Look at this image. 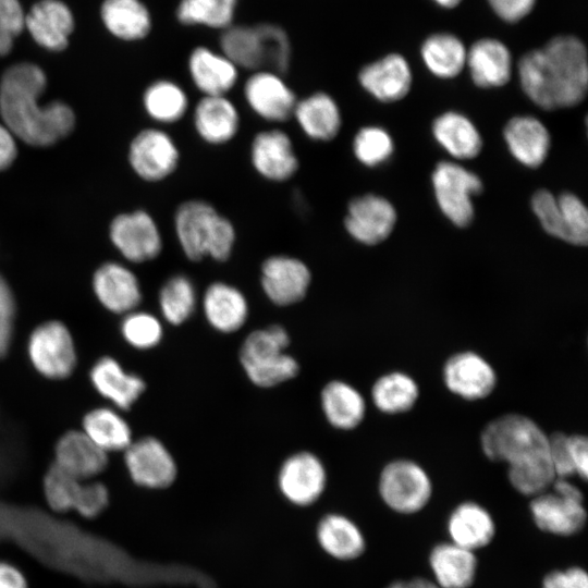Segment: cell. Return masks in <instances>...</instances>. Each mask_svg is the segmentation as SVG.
<instances>
[{"mask_svg": "<svg viewBox=\"0 0 588 588\" xmlns=\"http://www.w3.org/2000/svg\"><path fill=\"white\" fill-rule=\"evenodd\" d=\"M429 565L439 587L469 588L475 581L478 562L474 551L448 541L431 549Z\"/></svg>", "mask_w": 588, "mask_h": 588, "instance_id": "cell-31", "label": "cell"}, {"mask_svg": "<svg viewBox=\"0 0 588 588\" xmlns=\"http://www.w3.org/2000/svg\"><path fill=\"white\" fill-rule=\"evenodd\" d=\"M419 397L416 380L403 371L380 376L371 388L373 405L384 414L395 415L412 409Z\"/></svg>", "mask_w": 588, "mask_h": 588, "instance_id": "cell-38", "label": "cell"}, {"mask_svg": "<svg viewBox=\"0 0 588 588\" xmlns=\"http://www.w3.org/2000/svg\"><path fill=\"white\" fill-rule=\"evenodd\" d=\"M173 230L182 253L194 262L205 258L218 262L229 260L237 238L233 222L201 198H189L177 205Z\"/></svg>", "mask_w": 588, "mask_h": 588, "instance_id": "cell-3", "label": "cell"}, {"mask_svg": "<svg viewBox=\"0 0 588 588\" xmlns=\"http://www.w3.org/2000/svg\"><path fill=\"white\" fill-rule=\"evenodd\" d=\"M93 289L100 304L114 314H128L142 301L137 277L127 267L118 262H106L96 270Z\"/></svg>", "mask_w": 588, "mask_h": 588, "instance_id": "cell-22", "label": "cell"}, {"mask_svg": "<svg viewBox=\"0 0 588 588\" xmlns=\"http://www.w3.org/2000/svg\"><path fill=\"white\" fill-rule=\"evenodd\" d=\"M24 12L19 0H0V29L16 37L24 28Z\"/></svg>", "mask_w": 588, "mask_h": 588, "instance_id": "cell-54", "label": "cell"}, {"mask_svg": "<svg viewBox=\"0 0 588 588\" xmlns=\"http://www.w3.org/2000/svg\"><path fill=\"white\" fill-rule=\"evenodd\" d=\"M352 149L359 163L373 168L391 157L393 142L385 130L369 125L357 131L352 142Z\"/></svg>", "mask_w": 588, "mask_h": 588, "instance_id": "cell-45", "label": "cell"}, {"mask_svg": "<svg viewBox=\"0 0 588 588\" xmlns=\"http://www.w3.org/2000/svg\"><path fill=\"white\" fill-rule=\"evenodd\" d=\"M488 2L500 19L514 23L529 14L536 0H488Z\"/></svg>", "mask_w": 588, "mask_h": 588, "instance_id": "cell-53", "label": "cell"}, {"mask_svg": "<svg viewBox=\"0 0 588 588\" xmlns=\"http://www.w3.org/2000/svg\"><path fill=\"white\" fill-rule=\"evenodd\" d=\"M203 309L209 324L223 333L241 329L248 317V303L243 292L223 281L207 286Z\"/></svg>", "mask_w": 588, "mask_h": 588, "instance_id": "cell-28", "label": "cell"}, {"mask_svg": "<svg viewBox=\"0 0 588 588\" xmlns=\"http://www.w3.org/2000/svg\"><path fill=\"white\" fill-rule=\"evenodd\" d=\"M292 119L303 135L316 143L333 140L342 127L340 107L326 91H315L297 99Z\"/></svg>", "mask_w": 588, "mask_h": 588, "instance_id": "cell-21", "label": "cell"}, {"mask_svg": "<svg viewBox=\"0 0 588 588\" xmlns=\"http://www.w3.org/2000/svg\"><path fill=\"white\" fill-rule=\"evenodd\" d=\"M385 588H409L408 580L407 581H404V580L393 581Z\"/></svg>", "mask_w": 588, "mask_h": 588, "instance_id": "cell-61", "label": "cell"}, {"mask_svg": "<svg viewBox=\"0 0 588 588\" xmlns=\"http://www.w3.org/2000/svg\"><path fill=\"white\" fill-rule=\"evenodd\" d=\"M0 588H28V586L19 568L0 561Z\"/></svg>", "mask_w": 588, "mask_h": 588, "instance_id": "cell-57", "label": "cell"}, {"mask_svg": "<svg viewBox=\"0 0 588 588\" xmlns=\"http://www.w3.org/2000/svg\"><path fill=\"white\" fill-rule=\"evenodd\" d=\"M101 17L114 36L125 40L143 38L150 29L148 11L138 0H105Z\"/></svg>", "mask_w": 588, "mask_h": 588, "instance_id": "cell-39", "label": "cell"}, {"mask_svg": "<svg viewBox=\"0 0 588 588\" xmlns=\"http://www.w3.org/2000/svg\"><path fill=\"white\" fill-rule=\"evenodd\" d=\"M243 98L255 117L273 126L292 119L298 99L281 74L267 70L255 71L245 81Z\"/></svg>", "mask_w": 588, "mask_h": 588, "instance_id": "cell-12", "label": "cell"}, {"mask_svg": "<svg viewBox=\"0 0 588 588\" xmlns=\"http://www.w3.org/2000/svg\"><path fill=\"white\" fill-rule=\"evenodd\" d=\"M46 83L44 71L32 63L12 65L0 81L3 124L15 137L37 147L50 146L64 138L75 124V115L66 103L39 102Z\"/></svg>", "mask_w": 588, "mask_h": 588, "instance_id": "cell-1", "label": "cell"}, {"mask_svg": "<svg viewBox=\"0 0 588 588\" xmlns=\"http://www.w3.org/2000/svg\"><path fill=\"white\" fill-rule=\"evenodd\" d=\"M568 434L554 432L549 436V456L556 478H569L575 475L568 450Z\"/></svg>", "mask_w": 588, "mask_h": 588, "instance_id": "cell-51", "label": "cell"}, {"mask_svg": "<svg viewBox=\"0 0 588 588\" xmlns=\"http://www.w3.org/2000/svg\"><path fill=\"white\" fill-rule=\"evenodd\" d=\"M567 441L575 475L586 480L588 475V440L583 434H568Z\"/></svg>", "mask_w": 588, "mask_h": 588, "instance_id": "cell-55", "label": "cell"}, {"mask_svg": "<svg viewBox=\"0 0 588 588\" xmlns=\"http://www.w3.org/2000/svg\"><path fill=\"white\" fill-rule=\"evenodd\" d=\"M321 408L331 426L341 430L356 428L366 415L362 393L345 381H330L321 391Z\"/></svg>", "mask_w": 588, "mask_h": 588, "instance_id": "cell-33", "label": "cell"}, {"mask_svg": "<svg viewBox=\"0 0 588 588\" xmlns=\"http://www.w3.org/2000/svg\"><path fill=\"white\" fill-rule=\"evenodd\" d=\"M542 588H588V575L579 566L552 571L544 576Z\"/></svg>", "mask_w": 588, "mask_h": 588, "instance_id": "cell-52", "label": "cell"}, {"mask_svg": "<svg viewBox=\"0 0 588 588\" xmlns=\"http://www.w3.org/2000/svg\"><path fill=\"white\" fill-rule=\"evenodd\" d=\"M480 444L485 455L507 466L549 455V434L523 414H504L482 430Z\"/></svg>", "mask_w": 588, "mask_h": 588, "instance_id": "cell-5", "label": "cell"}, {"mask_svg": "<svg viewBox=\"0 0 588 588\" xmlns=\"http://www.w3.org/2000/svg\"><path fill=\"white\" fill-rule=\"evenodd\" d=\"M197 137L209 146L231 143L240 133L242 117L229 96H201L191 112Z\"/></svg>", "mask_w": 588, "mask_h": 588, "instance_id": "cell-20", "label": "cell"}, {"mask_svg": "<svg viewBox=\"0 0 588 588\" xmlns=\"http://www.w3.org/2000/svg\"><path fill=\"white\" fill-rule=\"evenodd\" d=\"M235 0H182L177 17L185 24L225 27L233 17Z\"/></svg>", "mask_w": 588, "mask_h": 588, "instance_id": "cell-44", "label": "cell"}, {"mask_svg": "<svg viewBox=\"0 0 588 588\" xmlns=\"http://www.w3.org/2000/svg\"><path fill=\"white\" fill-rule=\"evenodd\" d=\"M473 82L481 88L505 85L512 73V57L504 44L493 38L474 42L466 52Z\"/></svg>", "mask_w": 588, "mask_h": 588, "instance_id": "cell-30", "label": "cell"}, {"mask_svg": "<svg viewBox=\"0 0 588 588\" xmlns=\"http://www.w3.org/2000/svg\"><path fill=\"white\" fill-rule=\"evenodd\" d=\"M110 237L122 256L134 264L157 258L163 248L161 231L145 210L117 216L110 225Z\"/></svg>", "mask_w": 588, "mask_h": 588, "instance_id": "cell-14", "label": "cell"}, {"mask_svg": "<svg viewBox=\"0 0 588 588\" xmlns=\"http://www.w3.org/2000/svg\"><path fill=\"white\" fill-rule=\"evenodd\" d=\"M432 185L443 215L456 226H468L475 212L471 196L483 189L479 176L455 162L440 161L432 173Z\"/></svg>", "mask_w": 588, "mask_h": 588, "instance_id": "cell-10", "label": "cell"}, {"mask_svg": "<svg viewBox=\"0 0 588 588\" xmlns=\"http://www.w3.org/2000/svg\"><path fill=\"white\" fill-rule=\"evenodd\" d=\"M311 283V272L299 258L286 254L267 257L260 267V285L265 295L278 306L302 301Z\"/></svg>", "mask_w": 588, "mask_h": 588, "instance_id": "cell-15", "label": "cell"}, {"mask_svg": "<svg viewBox=\"0 0 588 588\" xmlns=\"http://www.w3.org/2000/svg\"><path fill=\"white\" fill-rule=\"evenodd\" d=\"M82 427L83 432L106 453L125 451L133 441L127 421L112 408L89 411Z\"/></svg>", "mask_w": 588, "mask_h": 588, "instance_id": "cell-37", "label": "cell"}, {"mask_svg": "<svg viewBox=\"0 0 588 588\" xmlns=\"http://www.w3.org/2000/svg\"><path fill=\"white\" fill-rule=\"evenodd\" d=\"M289 343L286 330L278 324L255 330L246 336L240 350V360L254 384L270 388L297 375L299 366L296 359L285 352Z\"/></svg>", "mask_w": 588, "mask_h": 588, "instance_id": "cell-6", "label": "cell"}, {"mask_svg": "<svg viewBox=\"0 0 588 588\" xmlns=\"http://www.w3.org/2000/svg\"><path fill=\"white\" fill-rule=\"evenodd\" d=\"M442 377L450 392L467 401L487 397L498 381L492 365L473 351H463L450 356L444 363Z\"/></svg>", "mask_w": 588, "mask_h": 588, "instance_id": "cell-18", "label": "cell"}, {"mask_svg": "<svg viewBox=\"0 0 588 588\" xmlns=\"http://www.w3.org/2000/svg\"><path fill=\"white\" fill-rule=\"evenodd\" d=\"M378 489L389 509L405 515L421 511L432 495L428 473L418 463L406 458L393 460L382 468Z\"/></svg>", "mask_w": 588, "mask_h": 588, "instance_id": "cell-8", "label": "cell"}, {"mask_svg": "<svg viewBox=\"0 0 588 588\" xmlns=\"http://www.w3.org/2000/svg\"><path fill=\"white\" fill-rule=\"evenodd\" d=\"M158 302L160 311L169 323H183L192 316L197 303L193 281L181 273L170 277L160 289Z\"/></svg>", "mask_w": 588, "mask_h": 588, "instance_id": "cell-41", "label": "cell"}, {"mask_svg": "<svg viewBox=\"0 0 588 588\" xmlns=\"http://www.w3.org/2000/svg\"><path fill=\"white\" fill-rule=\"evenodd\" d=\"M17 147L14 134L0 123V170L9 168L15 160Z\"/></svg>", "mask_w": 588, "mask_h": 588, "instance_id": "cell-56", "label": "cell"}, {"mask_svg": "<svg viewBox=\"0 0 588 588\" xmlns=\"http://www.w3.org/2000/svg\"><path fill=\"white\" fill-rule=\"evenodd\" d=\"M83 482V480L52 464L46 473L42 483L44 494L49 507L58 513L74 510Z\"/></svg>", "mask_w": 588, "mask_h": 588, "instance_id": "cell-43", "label": "cell"}, {"mask_svg": "<svg viewBox=\"0 0 588 588\" xmlns=\"http://www.w3.org/2000/svg\"><path fill=\"white\" fill-rule=\"evenodd\" d=\"M249 162L254 171L271 183L290 181L299 169V159L290 134L272 126L254 134L249 144Z\"/></svg>", "mask_w": 588, "mask_h": 588, "instance_id": "cell-13", "label": "cell"}, {"mask_svg": "<svg viewBox=\"0 0 588 588\" xmlns=\"http://www.w3.org/2000/svg\"><path fill=\"white\" fill-rule=\"evenodd\" d=\"M327 471L318 456L298 452L289 456L280 467L278 486L283 497L297 506L315 503L323 493Z\"/></svg>", "mask_w": 588, "mask_h": 588, "instance_id": "cell-19", "label": "cell"}, {"mask_svg": "<svg viewBox=\"0 0 588 588\" xmlns=\"http://www.w3.org/2000/svg\"><path fill=\"white\" fill-rule=\"evenodd\" d=\"M124 340L135 348L148 350L162 339V326L157 317L146 311H131L121 322Z\"/></svg>", "mask_w": 588, "mask_h": 588, "instance_id": "cell-46", "label": "cell"}, {"mask_svg": "<svg viewBox=\"0 0 588 588\" xmlns=\"http://www.w3.org/2000/svg\"><path fill=\"white\" fill-rule=\"evenodd\" d=\"M439 5L443 7V8H454L456 5H458V3L462 1V0H434Z\"/></svg>", "mask_w": 588, "mask_h": 588, "instance_id": "cell-60", "label": "cell"}, {"mask_svg": "<svg viewBox=\"0 0 588 588\" xmlns=\"http://www.w3.org/2000/svg\"><path fill=\"white\" fill-rule=\"evenodd\" d=\"M503 136L510 152L522 164L535 169L544 162L550 149V134L537 118L514 117L506 123Z\"/></svg>", "mask_w": 588, "mask_h": 588, "instance_id": "cell-29", "label": "cell"}, {"mask_svg": "<svg viewBox=\"0 0 588 588\" xmlns=\"http://www.w3.org/2000/svg\"><path fill=\"white\" fill-rule=\"evenodd\" d=\"M132 480L149 489H162L175 480L176 464L166 445L154 437L140 438L124 451Z\"/></svg>", "mask_w": 588, "mask_h": 588, "instance_id": "cell-17", "label": "cell"}, {"mask_svg": "<svg viewBox=\"0 0 588 588\" xmlns=\"http://www.w3.org/2000/svg\"><path fill=\"white\" fill-rule=\"evenodd\" d=\"M53 464L86 481L107 468L108 453L97 446L83 430H70L56 444Z\"/></svg>", "mask_w": 588, "mask_h": 588, "instance_id": "cell-24", "label": "cell"}, {"mask_svg": "<svg viewBox=\"0 0 588 588\" xmlns=\"http://www.w3.org/2000/svg\"><path fill=\"white\" fill-rule=\"evenodd\" d=\"M24 26L41 47L60 51L66 48L74 28L72 12L59 0L35 3L24 17Z\"/></svg>", "mask_w": 588, "mask_h": 588, "instance_id": "cell-25", "label": "cell"}, {"mask_svg": "<svg viewBox=\"0 0 588 588\" xmlns=\"http://www.w3.org/2000/svg\"><path fill=\"white\" fill-rule=\"evenodd\" d=\"M396 211L382 196L365 194L351 199L344 228L356 242L372 246L383 242L396 223Z\"/></svg>", "mask_w": 588, "mask_h": 588, "instance_id": "cell-16", "label": "cell"}, {"mask_svg": "<svg viewBox=\"0 0 588 588\" xmlns=\"http://www.w3.org/2000/svg\"><path fill=\"white\" fill-rule=\"evenodd\" d=\"M317 539L326 553L340 561L355 560L366 548L359 527L348 517L335 513L320 519Z\"/></svg>", "mask_w": 588, "mask_h": 588, "instance_id": "cell-34", "label": "cell"}, {"mask_svg": "<svg viewBox=\"0 0 588 588\" xmlns=\"http://www.w3.org/2000/svg\"><path fill=\"white\" fill-rule=\"evenodd\" d=\"M565 242L586 246L588 243V211L585 204L574 194L565 192L556 197Z\"/></svg>", "mask_w": 588, "mask_h": 588, "instance_id": "cell-47", "label": "cell"}, {"mask_svg": "<svg viewBox=\"0 0 588 588\" xmlns=\"http://www.w3.org/2000/svg\"><path fill=\"white\" fill-rule=\"evenodd\" d=\"M14 38L12 34L0 29V57L11 51Z\"/></svg>", "mask_w": 588, "mask_h": 588, "instance_id": "cell-58", "label": "cell"}, {"mask_svg": "<svg viewBox=\"0 0 588 588\" xmlns=\"http://www.w3.org/2000/svg\"><path fill=\"white\" fill-rule=\"evenodd\" d=\"M86 481L83 482L74 510L85 518H95L107 509L109 504V491L102 482Z\"/></svg>", "mask_w": 588, "mask_h": 588, "instance_id": "cell-50", "label": "cell"}, {"mask_svg": "<svg viewBox=\"0 0 588 588\" xmlns=\"http://www.w3.org/2000/svg\"><path fill=\"white\" fill-rule=\"evenodd\" d=\"M143 106L152 121L161 125H171L187 115L191 100L180 84L170 79H159L145 89Z\"/></svg>", "mask_w": 588, "mask_h": 588, "instance_id": "cell-36", "label": "cell"}, {"mask_svg": "<svg viewBox=\"0 0 588 588\" xmlns=\"http://www.w3.org/2000/svg\"><path fill=\"white\" fill-rule=\"evenodd\" d=\"M16 305L13 292L7 280L0 274V359L5 357L10 351Z\"/></svg>", "mask_w": 588, "mask_h": 588, "instance_id": "cell-49", "label": "cell"}, {"mask_svg": "<svg viewBox=\"0 0 588 588\" xmlns=\"http://www.w3.org/2000/svg\"><path fill=\"white\" fill-rule=\"evenodd\" d=\"M95 390L120 409H128L145 391L144 380L127 372L121 364L109 356L98 359L89 372Z\"/></svg>", "mask_w": 588, "mask_h": 588, "instance_id": "cell-27", "label": "cell"}, {"mask_svg": "<svg viewBox=\"0 0 588 588\" xmlns=\"http://www.w3.org/2000/svg\"><path fill=\"white\" fill-rule=\"evenodd\" d=\"M128 162L142 180L161 182L177 170L181 150L170 133L161 127H148L132 139Z\"/></svg>", "mask_w": 588, "mask_h": 588, "instance_id": "cell-11", "label": "cell"}, {"mask_svg": "<svg viewBox=\"0 0 588 588\" xmlns=\"http://www.w3.org/2000/svg\"><path fill=\"white\" fill-rule=\"evenodd\" d=\"M436 140L456 159H473L482 148L481 136L465 115L448 111L439 115L432 123Z\"/></svg>", "mask_w": 588, "mask_h": 588, "instance_id": "cell-35", "label": "cell"}, {"mask_svg": "<svg viewBox=\"0 0 588 588\" xmlns=\"http://www.w3.org/2000/svg\"><path fill=\"white\" fill-rule=\"evenodd\" d=\"M531 208L547 233L565 241L560 207L553 194L547 189L537 191L531 198Z\"/></svg>", "mask_w": 588, "mask_h": 588, "instance_id": "cell-48", "label": "cell"}, {"mask_svg": "<svg viewBox=\"0 0 588 588\" xmlns=\"http://www.w3.org/2000/svg\"><path fill=\"white\" fill-rule=\"evenodd\" d=\"M520 86L544 110L580 103L588 88L587 51L580 39L558 36L524 54L518 63Z\"/></svg>", "mask_w": 588, "mask_h": 588, "instance_id": "cell-2", "label": "cell"}, {"mask_svg": "<svg viewBox=\"0 0 588 588\" xmlns=\"http://www.w3.org/2000/svg\"><path fill=\"white\" fill-rule=\"evenodd\" d=\"M358 82L377 100L394 102L408 94L412 72L402 56L392 53L364 66L359 71Z\"/></svg>", "mask_w": 588, "mask_h": 588, "instance_id": "cell-23", "label": "cell"}, {"mask_svg": "<svg viewBox=\"0 0 588 588\" xmlns=\"http://www.w3.org/2000/svg\"><path fill=\"white\" fill-rule=\"evenodd\" d=\"M569 478H556L550 489L532 498L531 517L539 529L555 536L579 532L587 519L583 493Z\"/></svg>", "mask_w": 588, "mask_h": 588, "instance_id": "cell-7", "label": "cell"}, {"mask_svg": "<svg viewBox=\"0 0 588 588\" xmlns=\"http://www.w3.org/2000/svg\"><path fill=\"white\" fill-rule=\"evenodd\" d=\"M451 542L470 551L488 546L495 535V524L491 514L473 501L460 503L448 519Z\"/></svg>", "mask_w": 588, "mask_h": 588, "instance_id": "cell-32", "label": "cell"}, {"mask_svg": "<svg viewBox=\"0 0 588 588\" xmlns=\"http://www.w3.org/2000/svg\"><path fill=\"white\" fill-rule=\"evenodd\" d=\"M507 476L516 491L532 498L550 490L556 479L549 455L511 465Z\"/></svg>", "mask_w": 588, "mask_h": 588, "instance_id": "cell-42", "label": "cell"}, {"mask_svg": "<svg viewBox=\"0 0 588 588\" xmlns=\"http://www.w3.org/2000/svg\"><path fill=\"white\" fill-rule=\"evenodd\" d=\"M222 53L237 68L285 74L291 62V46L284 30L274 25L236 26L221 36Z\"/></svg>", "mask_w": 588, "mask_h": 588, "instance_id": "cell-4", "label": "cell"}, {"mask_svg": "<svg viewBox=\"0 0 588 588\" xmlns=\"http://www.w3.org/2000/svg\"><path fill=\"white\" fill-rule=\"evenodd\" d=\"M27 354L36 371L52 380L70 377L77 362L72 334L69 328L58 320L46 321L32 331Z\"/></svg>", "mask_w": 588, "mask_h": 588, "instance_id": "cell-9", "label": "cell"}, {"mask_svg": "<svg viewBox=\"0 0 588 588\" xmlns=\"http://www.w3.org/2000/svg\"><path fill=\"white\" fill-rule=\"evenodd\" d=\"M466 49L454 35L439 33L422 44L421 57L428 70L438 77L457 76L466 64Z\"/></svg>", "mask_w": 588, "mask_h": 588, "instance_id": "cell-40", "label": "cell"}, {"mask_svg": "<svg viewBox=\"0 0 588 588\" xmlns=\"http://www.w3.org/2000/svg\"><path fill=\"white\" fill-rule=\"evenodd\" d=\"M238 68L223 53L205 47L194 49L188 59V73L201 96H229L238 78Z\"/></svg>", "mask_w": 588, "mask_h": 588, "instance_id": "cell-26", "label": "cell"}, {"mask_svg": "<svg viewBox=\"0 0 588 588\" xmlns=\"http://www.w3.org/2000/svg\"><path fill=\"white\" fill-rule=\"evenodd\" d=\"M409 588H441L434 581L426 578H413L408 580Z\"/></svg>", "mask_w": 588, "mask_h": 588, "instance_id": "cell-59", "label": "cell"}]
</instances>
